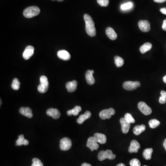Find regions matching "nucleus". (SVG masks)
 Returning a JSON list of instances; mask_svg holds the SVG:
<instances>
[{
  "instance_id": "22",
  "label": "nucleus",
  "mask_w": 166,
  "mask_h": 166,
  "mask_svg": "<svg viewBox=\"0 0 166 166\" xmlns=\"http://www.w3.org/2000/svg\"><path fill=\"white\" fill-rule=\"evenodd\" d=\"M146 129V126L144 125H137L135 126L133 129V132L134 134L136 135H139L141 133L144 132Z\"/></svg>"
},
{
  "instance_id": "19",
  "label": "nucleus",
  "mask_w": 166,
  "mask_h": 166,
  "mask_svg": "<svg viewBox=\"0 0 166 166\" xmlns=\"http://www.w3.org/2000/svg\"><path fill=\"white\" fill-rule=\"evenodd\" d=\"M77 85V82L76 80H73L66 83V86L68 92H73L76 90Z\"/></svg>"
},
{
  "instance_id": "18",
  "label": "nucleus",
  "mask_w": 166,
  "mask_h": 166,
  "mask_svg": "<svg viewBox=\"0 0 166 166\" xmlns=\"http://www.w3.org/2000/svg\"><path fill=\"white\" fill-rule=\"evenodd\" d=\"M91 116V114L89 111H86L84 113V114H82L80 115L79 118L77 120V123L79 124H82L85 120H87L90 118Z\"/></svg>"
},
{
  "instance_id": "26",
  "label": "nucleus",
  "mask_w": 166,
  "mask_h": 166,
  "mask_svg": "<svg viewBox=\"0 0 166 166\" xmlns=\"http://www.w3.org/2000/svg\"><path fill=\"white\" fill-rule=\"evenodd\" d=\"M153 150L152 148H148L144 149L143 152V157L146 160H151Z\"/></svg>"
},
{
  "instance_id": "35",
  "label": "nucleus",
  "mask_w": 166,
  "mask_h": 166,
  "mask_svg": "<svg viewBox=\"0 0 166 166\" xmlns=\"http://www.w3.org/2000/svg\"><path fill=\"white\" fill-rule=\"evenodd\" d=\"M159 102L160 104H165L166 103V98L163 96H160L159 99Z\"/></svg>"
},
{
  "instance_id": "12",
  "label": "nucleus",
  "mask_w": 166,
  "mask_h": 166,
  "mask_svg": "<svg viewBox=\"0 0 166 166\" xmlns=\"http://www.w3.org/2000/svg\"><path fill=\"white\" fill-rule=\"evenodd\" d=\"M34 52V48L32 46L27 47L23 54V56L25 60H28L32 56Z\"/></svg>"
},
{
  "instance_id": "16",
  "label": "nucleus",
  "mask_w": 166,
  "mask_h": 166,
  "mask_svg": "<svg viewBox=\"0 0 166 166\" xmlns=\"http://www.w3.org/2000/svg\"><path fill=\"white\" fill-rule=\"evenodd\" d=\"M20 113L22 115L26 116L29 118H31L33 117L32 110L29 107H22L20 109Z\"/></svg>"
},
{
  "instance_id": "1",
  "label": "nucleus",
  "mask_w": 166,
  "mask_h": 166,
  "mask_svg": "<svg viewBox=\"0 0 166 166\" xmlns=\"http://www.w3.org/2000/svg\"><path fill=\"white\" fill-rule=\"evenodd\" d=\"M84 20L85 23V30L87 34L90 37H95L96 35V30L92 18L89 15L85 14Z\"/></svg>"
},
{
  "instance_id": "30",
  "label": "nucleus",
  "mask_w": 166,
  "mask_h": 166,
  "mask_svg": "<svg viewBox=\"0 0 166 166\" xmlns=\"http://www.w3.org/2000/svg\"><path fill=\"white\" fill-rule=\"evenodd\" d=\"M124 118L125 119L126 121L130 124L134 123L135 122V120H134V119L133 117L132 114H130L129 113H126L125 115Z\"/></svg>"
},
{
  "instance_id": "39",
  "label": "nucleus",
  "mask_w": 166,
  "mask_h": 166,
  "mask_svg": "<svg viewBox=\"0 0 166 166\" xmlns=\"http://www.w3.org/2000/svg\"><path fill=\"white\" fill-rule=\"evenodd\" d=\"M166 0H154L155 2L157 3H163L166 1Z\"/></svg>"
},
{
  "instance_id": "6",
  "label": "nucleus",
  "mask_w": 166,
  "mask_h": 166,
  "mask_svg": "<svg viewBox=\"0 0 166 166\" xmlns=\"http://www.w3.org/2000/svg\"><path fill=\"white\" fill-rule=\"evenodd\" d=\"M72 145V141L68 137H64L60 141V148L61 151H68L71 148Z\"/></svg>"
},
{
  "instance_id": "8",
  "label": "nucleus",
  "mask_w": 166,
  "mask_h": 166,
  "mask_svg": "<svg viewBox=\"0 0 166 166\" xmlns=\"http://www.w3.org/2000/svg\"><path fill=\"white\" fill-rule=\"evenodd\" d=\"M138 108L144 115H148L152 113L151 109L144 102H139L138 104Z\"/></svg>"
},
{
  "instance_id": "5",
  "label": "nucleus",
  "mask_w": 166,
  "mask_h": 166,
  "mask_svg": "<svg viewBox=\"0 0 166 166\" xmlns=\"http://www.w3.org/2000/svg\"><path fill=\"white\" fill-rule=\"evenodd\" d=\"M141 86V84L138 81H126L123 84V87L127 91H133Z\"/></svg>"
},
{
  "instance_id": "24",
  "label": "nucleus",
  "mask_w": 166,
  "mask_h": 166,
  "mask_svg": "<svg viewBox=\"0 0 166 166\" xmlns=\"http://www.w3.org/2000/svg\"><path fill=\"white\" fill-rule=\"evenodd\" d=\"M152 45L149 43H146L140 47V52L142 54H144L151 49Z\"/></svg>"
},
{
  "instance_id": "2",
  "label": "nucleus",
  "mask_w": 166,
  "mask_h": 166,
  "mask_svg": "<svg viewBox=\"0 0 166 166\" xmlns=\"http://www.w3.org/2000/svg\"><path fill=\"white\" fill-rule=\"evenodd\" d=\"M40 10L37 6H31L27 8L23 12V15L26 18H31L40 13Z\"/></svg>"
},
{
  "instance_id": "10",
  "label": "nucleus",
  "mask_w": 166,
  "mask_h": 166,
  "mask_svg": "<svg viewBox=\"0 0 166 166\" xmlns=\"http://www.w3.org/2000/svg\"><path fill=\"white\" fill-rule=\"evenodd\" d=\"M138 27L141 31L148 32L151 30V24L147 20H140L138 23Z\"/></svg>"
},
{
  "instance_id": "25",
  "label": "nucleus",
  "mask_w": 166,
  "mask_h": 166,
  "mask_svg": "<svg viewBox=\"0 0 166 166\" xmlns=\"http://www.w3.org/2000/svg\"><path fill=\"white\" fill-rule=\"evenodd\" d=\"M81 110H82V109H81V107H80L79 106H76L73 110H69L68 111L67 114L68 116H71L72 115L76 116V115L79 114V113L81 111Z\"/></svg>"
},
{
  "instance_id": "4",
  "label": "nucleus",
  "mask_w": 166,
  "mask_h": 166,
  "mask_svg": "<svg viewBox=\"0 0 166 166\" xmlns=\"http://www.w3.org/2000/svg\"><path fill=\"white\" fill-rule=\"evenodd\" d=\"M98 159L100 161H103L106 159L109 160L114 159L116 156L113 154V152L111 150L107 149V151H102L99 152L98 154Z\"/></svg>"
},
{
  "instance_id": "37",
  "label": "nucleus",
  "mask_w": 166,
  "mask_h": 166,
  "mask_svg": "<svg viewBox=\"0 0 166 166\" xmlns=\"http://www.w3.org/2000/svg\"><path fill=\"white\" fill-rule=\"evenodd\" d=\"M160 95L161 96H163L166 98V91H160Z\"/></svg>"
},
{
  "instance_id": "33",
  "label": "nucleus",
  "mask_w": 166,
  "mask_h": 166,
  "mask_svg": "<svg viewBox=\"0 0 166 166\" xmlns=\"http://www.w3.org/2000/svg\"><path fill=\"white\" fill-rule=\"evenodd\" d=\"M130 165L131 166H140L141 163L138 159L134 158L133 159L130 161Z\"/></svg>"
},
{
  "instance_id": "15",
  "label": "nucleus",
  "mask_w": 166,
  "mask_h": 166,
  "mask_svg": "<svg viewBox=\"0 0 166 166\" xmlns=\"http://www.w3.org/2000/svg\"><path fill=\"white\" fill-rule=\"evenodd\" d=\"M57 56L60 59L64 61H68L71 58V55L68 51L65 50H59L57 53Z\"/></svg>"
},
{
  "instance_id": "14",
  "label": "nucleus",
  "mask_w": 166,
  "mask_h": 166,
  "mask_svg": "<svg viewBox=\"0 0 166 166\" xmlns=\"http://www.w3.org/2000/svg\"><path fill=\"white\" fill-rule=\"evenodd\" d=\"M46 113L48 116H50L54 119H58L61 116L60 112L57 109L53 108L48 109Z\"/></svg>"
},
{
  "instance_id": "7",
  "label": "nucleus",
  "mask_w": 166,
  "mask_h": 166,
  "mask_svg": "<svg viewBox=\"0 0 166 166\" xmlns=\"http://www.w3.org/2000/svg\"><path fill=\"white\" fill-rule=\"evenodd\" d=\"M115 114V110L113 108H110L109 109H106L101 111L99 114V116L102 120L110 119L111 117V116L114 115Z\"/></svg>"
},
{
  "instance_id": "13",
  "label": "nucleus",
  "mask_w": 166,
  "mask_h": 166,
  "mask_svg": "<svg viewBox=\"0 0 166 166\" xmlns=\"http://www.w3.org/2000/svg\"><path fill=\"white\" fill-rule=\"evenodd\" d=\"M120 121L121 126L122 132L124 134H126L129 131L131 125L126 121L124 118H121L120 119Z\"/></svg>"
},
{
  "instance_id": "32",
  "label": "nucleus",
  "mask_w": 166,
  "mask_h": 166,
  "mask_svg": "<svg viewBox=\"0 0 166 166\" xmlns=\"http://www.w3.org/2000/svg\"><path fill=\"white\" fill-rule=\"evenodd\" d=\"M31 166H43V165L40 160L34 158L32 159V164Z\"/></svg>"
},
{
  "instance_id": "9",
  "label": "nucleus",
  "mask_w": 166,
  "mask_h": 166,
  "mask_svg": "<svg viewBox=\"0 0 166 166\" xmlns=\"http://www.w3.org/2000/svg\"><path fill=\"white\" fill-rule=\"evenodd\" d=\"M86 146L92 151L94 150H97L99 147L98 142H96L94 137H91L88 138Z\"/></svg>"
},
{
  "instance_id": "40",
  "label": "nucleus",
  "mask_w": 166,
  "mask_h": 166,
  "mask_svg": "<svg viewBox=\"0 0 166 166\" xmlns=\"http://www.w3.org/2000/svg\"><path fill=\"white\" fill-rule=\"evenodd\" d=\"M81 166H92L91 164H88V163H84L82 164Z\"/></svg>"
},
{
  "instance_id": "28",
  "label": "nucleus",
  "mask_w": 166,
  "mask_h": 166,
  "mask_svg": "<svg viewBox=\"0 0 166 166\" xmlns=\"http://www.w3.org/2000/svg\"><path fill=\"white\" fill-rule=\"evenodd\" d=\"M149 127H151V128L154 129L160 125V122L156 119H152L149 121Z\"/></svg>"
},
{
  "instance_id": "31",
  "label": "nucleus",
  "mask_w": 166,
  "mask_h": 166,
  "mask_svg": "<svg viewBox=\"0 0 166 166\" xmlns=\"http://www.w3.org/2000/svg\"><path fill=\"white\" fill-rule=\"evenodd\" d=\"M133 6V3L131 2H128L121 5V8L122 10H128V9H131Z\"/></svg>"
},
{
  "instance_id": "21",
  "label": "nucleus",
  "mask_w": 166,
  "mask_h": 166,
  "mask_svg": "<svg viewBox=\"0 0 166 166\" xmlns=\"http://www.w3.org/2000/svg\"><path fill=\"white\" fill-rule=\"evenodd\" d=\"M93 74L91 70H88L85 73V79L87 83L89 85H93L95 83V80L94 79Z\"/></svg>"
},
{
  "instance_id": "11",
  "label": "nucleus",
  "mask_w": 166,
  "mask_h": 166,
  "mask_svg": "<svg viewBox=\"0 0 166 166\" xmlns=\"http://www.w3.org/2000/svg\"><path fill=\"white\" fill-rule=\"evenodd\" d=\"M140 148V145L137 141L133 140L131 141L130 146L128 149V151L130 153H137Z\"/></svg>"
},
{
  "instance_id": "42",
  "label": "nucleus",
  "mask_w": 166,
  "mask_h": 166,
  "mask_svg": "<svg viewBox=\"0 0 166 166\" xmlns=\"http://www.w3.org/2000/svg\"><path fill=\"white\" fill-rule=\"evenodd\" d=\"M163 82H164L165 84H166V75L165 76L163 77Z\"/></svg>"
},
{
  "instance_id": "45",
  "label": "nucleus",
  "mask_w": 166,
  "mask_h": 166,
  "mask_svg": "<svg viewBox=\"0 0 166 166\" xmlns=\"http://www.w3.org/2000/svg\"><path fill=\"white\" fill-rule=\"evenodd\" d=\"M91 73H92L93 74L94 73V71H93V70H91Z\"/></svg>"
},
{
  "instance_id": "41",
  "label": "nucleus",
  "mask_w": 166,
  "mask_h": 166,
  "mask_svg": "<svg viewBox=\"0 0 166 166\" xmlns=\"http://www.w3.org/2000/svg\"><path fill=\"white\" fill-rule=\"evenodd\" d=\"M163 146H164V148H165V149L166 151V138L164 140V142H163Z\"/></svg>"
},
{
  "instance_id": "44",
  "label": "nucleus",
  "mask_w": 166,
  "mask_h": 166,
  "mask_svg": "<svg viewBox=\"0 0 166 166\" xmlns=\"http://www.w3.org/2000/svg\"><path fill=\"white\" fill-rule=\"evenodd\" d=\"M52 1H55V0H52ZM57 1H60V2H61V1H63L64 0H57Z\"/></svg>"
},
{
  "instance_id": "46",
  "label": "nucleus",
  "mask_w": 166,
  "mask_h": 166,
  "mask_svg": "<svg viewBox=\"0 0 166 166\" xmlns=\"http://www.w3.org/2000/svg\"></svg>"
},
{
  "instance_id": "23",
  "label": "nucleus",
  "mask_w": 166,
  "mask_h": 166,
  "mask_svg": "<svg viewBox=\"0 0 166 166\" xmlns=\"http://www.w3.org/2000/svg\"><path fill=\"white\" fill-rule=\"evenodd\" d=\"M29 144V141L24 138L23 135H20L18 137V139L16 142L17 146H21L22 145H27Z\"/></svg>"
},
{
  "instance_id": "20",
  "label": "nucleus",
  "mask_w": 166,
  "mask_h": 166,
  "mask_svg": "<svg viewBox=\"0 0 166 166\" xmlns=\"http://www.w3.org/2000/svg\"><path fill=\"white\" fill-rule=\"evenodd\" d=\"M106 33L107 37L111 40H114L117 38V34L114 30L111 27H107L106 30Z\"/></svg>"
},
{
  "instance_id": "17",
  "label": "nucleus",
  "mask_w": 166,
  "mask_h": 166,
  "mask_svg": "<svg viewBox=\"0 0 166 166\" xmlns=\"http://www.w3.org/2000/svg\"><path fill=\"white\" fill-rule=\"evenodd\" d=\"M94 137L96 142L101 144H104L106 143L107 137L106 135L100 133H96L94 134Z\"/></svg>"
},
{
  "instance_id": "27",
  "label": "nucleus",
  "mask_w": 166,
  "mask_h": 166,
  "mask_svg": "<svg viewBox=\"0 0 166 166\" xmlns=\"http://www.w3.org/2000/svg\"><path fill=\"white\" fill-rule=\"evenodd\" d=\"M114 63L117 68H121L124 65V61L121 57L115 56L114 57Z\"/></svg>"
},
{
  "instance_id": "47",
  "label": "nucleus",
  "mask_w": 166,
  "mask_h": 166,
  "mask_svg": "<svg viewBox=\"0 0 166 166\" xmlns=\"http://www.w3.org/2000/svg\"><path fill=\"white\" fill-rule=\"evenodd\" d=\"M144 166H146V165H144Z\"/></svg>"
},
{
  "instance_id": "36",
  "label": "nucleus",
  "mask_w": 166,
  "mask_h": 166,
  "mask_svg": "<svg viewBox=\"0 0 166 166\" xmlns=\"http://www.w3.org/2000/svg\"><path fill=\"white\" fill-rule=\"evenodd\" d=\"M162 28L164 31H166V19L163 22V26H162Z\"/></svg>"
},
{
  "instance_id": "38",
  "label": "nucleus",
  "mask_w": 166,
  "mask_h": 166,
  "mask_svg": "<svg viewBox=\"0 0 166 166\" xmlns=\"http://www.w3.org/2000/svg\"><path fill=\"white\" fill-rule=\"evenodd\" d=\"M160 12L163 14L166 15V8H163L160 9Z\"/></svg>"
},
{
  "instance_id": "34",
  "label": "nucleus",
  "mask_w": 166,
  "mask_h": 166,
  "mask_svg": "<svg viewBox=\"0 0 166 166\" xmlns=\"http://www.w3.org/2000/svg\"><path fill=\"white\" fill-rule=\"evenodd\" d=\"M97 2L102 7H107L109 4V0H97Z\"/></svg>"
},
{
  "instance_id": "3",
  "label": "nucleus",
  "mask_w": 166,
  "mask_h": 166,
  "mask_svg": "<svg viewBox=\"0 0 166 166\" xmlns=\"http://www.w3.org/2000/svg\"><path fill=\"white\" fill-rule=\"evenodd\" d=\"M40 84L38 87V91L41 93H45L49 86L48 78L45 76H42L40 78Z\"/></svg>"
},
{
  "instance_id": "43",
  "label": "nucleus",
  "mask_w": 166,
  "mask_h": 166,
  "mask_svg": "<svg viewBox=\"0 0 166 166\" xmlns=\"http://www.w3.org/2000/svg\"><path fill=\"white\" fill-rule=\"evenodd\" d=\"M126 166L125 165V164H123V163H119V164H118L117 165V166Z\"/></svg>"
},
{
  "instance_id": "29",
  "label": "nucleus",
  "mask_w": 166,
  "mask_h": 166,
  "mask_svg": "<svg viewBox=\"0 0 166 166\" xmlns=\"http://www.w3.org/2000/svg\"><path fill=\"white\" fill-rule=\"evenodd\" d=\"M20 83L19 82V80L17 78L13 79L12 84L11 85V87L13 89V90H18L20 87Z\"/></svg>"
}]
</instances>
